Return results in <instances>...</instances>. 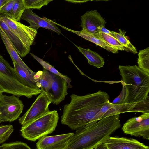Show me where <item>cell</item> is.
<instances>
[{
    "label": "cell",
    "mask_w": 149,
    "mask_h": 149,
    "mask_svg": "<svg viewBox=\"0 0 149 149\" xmlns=\"http://www.w3.org/2000/svg\"><path fill=\"white\" fill-rule=\"evenodd\" d=\"M70 98V102L64 106L61 122L72 130H77L90 122L109 100V96L100 90L83 96L72 94Z\"/></svg>",
    "instance_id": "6da1fadb"
},
{
    "label": "cell",
    "mask_w": 149,
    "mask_h": 149,
    "mask_svg": "<svg viewBox=\"0 0 149 149\" xmlns=\"http://www.w3.org/2000/svg\"><path fill=\"white\" fill-rule=\"evenodd\" d=\"M118 68L125 89V112H149V74L136 65H119Z\"/></svg>",
    "instance_id": "7a4b0ae2"
},
{
    "label": "cell",
    "mask_w": 149,
    "mask_h": 149,
    "mask_svg": "<svg viewBox=\"0 0 149 149\" xmlns=\"http://www.w3.org/2000/svg\"><path fill=\"white\" fill-rule=\"evenodd\" d=\"M120 114L107 116L76 130L63 149H93L121 127Z\"/></svg>",
    "instance_id": "3957f363"
},
{
    "label": "cell",
    "mask_w": 149,
    "mask_h": 149,
    "mask_svg": "<svg viewBox=\"0 0 149 149\" xmlns=\"http://www.w3.org/2000/svg\"><path fill=\"white\" fill-rule=\"evenodd\" d=\"M0 90L2 93L28 98L42 92L41 89L30 88L23 84L17 77L14 68L0 54Z\"/></svg>",
    "instance_id": "277c9868"
},
{
    "label": "cell",
    "mask_w": 149,
    "mask_h": 149,
    "mask_svg": "<svg viewBox=\"0 0 149 149\" xmlns=\"http://www.w3.org/2000/svg\"><path fill=\"white\" fill-rule=\"evenodd\" d=\"M57 111H49L27 124L22 126L20 131L24 138L35 141L55 130L59 120Z\"/></svg>",
    "instance_id": "5b68a950"
},
{
    "label": "cell",
    "mask_w": 149,
    "mask_h": 149,
    "mask_svg": "<svg viewBox=\"0 0 149 149\" xmlns=\"http://www.w3.org/2000/svg\"><path fill=\"white\" fill-rule=\"evenodd\" d=\"M22 101L14 95L2 93L0 97V119L3 122H13L19 118L24 108Z\"/></svg>",
    "instance_id": "8992f818"
},
{
    "label": "cell",
    "mask_w": 149,
    "mask_h": 149,
    "mask_svg": "<svg viewBox=\"0 0 149 149\" xmlns=\"http://www.w3.org/2000/svg\"><path fill=\"white\" fill-rule=\"evenodd\" d=\"M124 133L149 140V112L129 119L123 125Z\"/></svg>",
    "instance_id": "52a82bcc"
},
{
    "label": "cell",
    "mask_w": 149,
    "mask_h": 149,
    "mask_svg": "<svg viewBox=\"0 0 149 149\" xmlns=\"http://www.w3.org/2000/svg\"><path fill=\"white\" fill-rule=\"evenodd\" d=\"M31 107L19 119L22 126H24L50 111L49 106L51 103L43 89Z\"/></svg>",
    "instance_id": "ba28073f"
},
{
    "label": "cell",
    "mask_w": 149,
    "mask_h": 149,
    "mask_svg": "<svg viewBox=\"0 0 149 149\" xmlns=\"http://www.w3.org/2000/svg\"><path fill=\"white\" fill-rule=\"evenodd\" d=\"M0 19L4 21L29 50L37 33V31L20 22L0 13Z\"/></svg>",
    "instance_id": "9c48e42d"
},
{
    "label": "cell",
    "mask_w": 149,
    "mask_h": 149,
    "mask_svg": "<svg viewBox=\"0 0 149 149\" xmlns=\"http://www.w3.org/2000/svg\"><path fill=\"white\" fill-rule=\"evenodd\" d=\"M51 74L52 78V84L49 89L45 92L51 103L58 105L68 94V84L60 76L51 72Z\"/></svg>",
    "instance_id": "30bf717a"
},
{
    "label": "cell",
    "mask_w": 149,
    "mask_h": 149,
    "mask_svg": "<svg viewBox=\"0 0 149 149\" xmlns=\"http://www.w3.org/2000/svg\"><path fill=\"white\" fill-rule=\"evenodd\" d=\"M33 9H26L23 13L21 19L25 20L30 24L29 26L36 31L40 27L49 29L57 33L58 35L61 31L56 26L57 23L44 17L42 18L32 11Z\"/></svg>",
    "instance_id": "8fae6325"
},
{
    "label": "cell",
    "mask_w": 149,
    "mask_h": 149,
    "mask_svg": "<svg viewBox=\"0 0 149 149\" xmlns=\"http://www.w3.org/2000/svg\"><path fill=\"white\" fill-rule=\"evenodd\" d=\"M82 32L97 35L99 30L105 26L106 22L97 10L87 11L81 17Z\"/></svg>",
    "instance_id": "7c38bea8"
},
{
    "label": "cell",
    "mask_w": 149,
    "mask_h": 149,
    "mask_svg": "<svg viewBox=\"0 0 149 149\" xmlns=\"http://www.w3.org/2000/svg\"><path fill=\"white\" fill-rule=\"evenodd\" d=\"M74 133L52 136H45L36 143L37 149H63L68 144Z\"/></svg>",
    "instance_id": "4fadbf2b"
},
{
    "label": "cell",
    "mask_w": 149,
    "mask_h": 149,
    "mask_svg": "<svg viewBox=\"0 0 149 149\" xmlns=\"http://www.w3.org/2000/svg\"><path fill=\"white\" fill-rule=\"evenodd\" d=\"M104 143L108 149H149V147L133 138L109 136Z\"/></svg>",
    "instance_id": "5bb4252c"
},
{
    "label": "cell",
    "mask_w": 149,
    "mask_h": 149,
    "mask_svg": "<svg viewBox=\"0 0 149 149\" xmlns=\"http://www.w3.org/2000/svg\"><path fill=\"white\" fill-rule=\"evenodd\" d=\"M14 69L19 81L24 85L30 88L39 89L41 87L38 81V78L42 71L36 73L32 70L29 71L21 67L15 62H13Z\"/></svg>",
    "instance_id": "9a60e30c"
},
{
    "label": "cell",
    "mask_w": 149,
    "mask_h": 149,
    "mask_svg": "<svg viewBox=\"0 0 149 149\" xmlns=\"http://www.w3.org/2000/svg\"><path fill=\"white\" fill-rule=\"evenodd\" d=\"M0 27L12 43L20 57H24L29 54L30 50L26 47L8 25L1 19Z\"/></svg>",
    "instance_id": "2e32d148"
},
{
    "label": "cell",
    "mask_w": 149,
    "mask_h": 149,
    "mask_svg": "<svg viewBox=\"0 0 149 149\" xmlns=\"http://www.w3.org/2000/svg\"><path fill=\"white\" fill-rule=\"evenodd\" d=\"M57 25L59 26L66 30L75 33L86 40L95 44L108 51L111 52L113 53H118V50L108 45L102 40L97 35L71 29L58 23H57Z\"/></svg>",
    "instance_id": "e0dca14e"
},
{
    "label": "cell",
    "mask_w": 149,
    "mask_h": 149,
    "mask_svg": "<svg viewBox=\"0 0 149 149\" xmlns=\"http://www.w3.org/2000/svg\"><path fill=\"white\" fill-rule=\"evenodd\" d=\"M0 35L13 62L17 63L29 71L32 70L22 59L12 43L0 27Z\"/></svg>",
    "instance_id": "ac0fdd59"
},
{
    "label": "cell",
    "mask_w": 149,
    "mask_h": 149,
    "mask_svg": "<svg viewBox=\"0 0 149 149\" xmlns=\"http://www.w3.org/2000/svg\"><path fill=\"white\" fill-rule=\"evenodd\" d=\"M122 90L120 94L111 103L113 107L109 110L102 117V118L107 116L125 113L124 99L125 91L124 85L122 84Z\"/></svg>",
    "instance_id": "d6986e66"
},
{
    "label": "cell",
    "mask_w": 149,
    "mask_h": 149,
    "mask_svg": "<svg viewBox=\"0 0 149 149\" xmlns=\"http://www.w3.org/2000/svg\"><path fill=\"white\" fill-rule=\"evenodd\" d=\"M79 51L83 54L90 65L100 68L103 67L105 63L104 58L96 52L89 49H86L76 45Z\"/></svg>",
    "instance_id": "ffe728a7"
},
{
    "label": "cell",
    "mask_w": 149,
    "mask_h": 149,
    "mask_svg": "<svg viewBox=\"0 0 149 149\" xmlns=\"http://www.w3.org/2000/svg\"><path fill=\"white\" fill-rule=\"evenodd\" d=\"M119 30V33L112 31L113 33L118 40L127 49L128 52H130L134 54L137 53L136 48L131 43L126 36V32L120 29Z\"/></svg>",
    "instance_id": "44dd1931"
},
{
    "label": "cell",
    "mask_w": 149,
    "mask_h": 149,
    "mask_svg": "<svg viewBox=\"0 0 149 149\" xmlns=\"http://www.w3.org/2000/svg\"><path fill=\"white\" fill-rule=\"evenodd\" d=\"M30 54L34 59L37 60L43 66L44 68L47 70L52 73L60 76L65 79L67 82L68 88H72V86L70 84L71 80L70 78L67 76L60 73L48 63L46 62L32 53H30Z\"/></svg>",
    "instance_id": "7402d4cb"
},
{
    "label": "cell",
    "mask_w": 149,
    "mask_h": 149,
    "mask_svg": "<svg viewBox=\"0 0 149 149\" xmlns=\"http://www.w3.org/2000/svg\"><path fill=\"white\" fill-rule=\"evenodd\" d=\"M138 67L149 74V48L139 51L138 54Z\"/></svg>",
    "instance_id": "603a6c76"
},
{
    "label": "cell",
    "mask_w": 149,
    "mask_h": 149,
    "mask_svg": "<svg viewBox=\"0 0 149 149\" xmlns=\"http://www.w3.org/2000/svg\"><path fill=\"white\" fill-rule=\"evenodd\" d=\"M97 35L100 38L111 47L116 49L118 50H125L128 52L127 49L119 42L116 38L102 33H99Z\"/></svg>",
    "instance_id": "cb8c5ba5"
},
{
    "label": "cell",
    "mask_w": 149,
    "mask_h": 149,
    "mask_svg": "<svg viewBox=\"0 0 149 149\" xmlns=\"http://www.w3.org/2000/svg\"><path fill=\"white\" fill-rule=\"evenodd\" d=\"M26 9L24 0H16L13 7L11 18L19 22L22 15Z\"/></svg>",
    "instance_id": "d4e9b609"
},
{
    "label": "cell",
    "mask_w": 149,
    "mask_h": 149,
    "mask_svg": "<svg viewBox=\"0 0 149 149\" xmlns=\"http://www.w3.org/2000/svg\"><path fill=\"white\" fill-rule=\"evenodd\" d=\"M52 78L51 72L43 68V70L38 78V81L40 84L41 89L47 91L50 88L52 83Z\"/></svg>",
    "instance_id": "484cf974"
},
{
    "label": "cell",
    "mask_w": 149,
    "mask_h": 149,
    "mask_svg": "<svg viewBox=\"0 0 149 149\" xmlns=\"http://www.w3.org/2000/svg\"><path fill=\"white\" fill-rule=\"evenodd\" d=\"M113 106L112 103L110 102L109 100H107L104 103L98 113L86 125L90 126L96 123L101 119L103 116Z\"/></svg>",
    "instance_id": "4316f807"
},
{
    "label": "cell",
    "mask_w": 149,
    "mask_h": 149,
    "mask_svg": "<svg viewBox=\"0 0 149 149\" xmlns=\"http://www.w3.org/2000/svg\"><path fill=\"white\" fill-rule=\"evenodd\" d=\"M53 1V0H24V2L26 9L40 10L42 6L47 5Z\"/></svg>",
    "instance_id": "83f0119b"
},
{
    "label": "cell",
    "mask_w": 149,
    "mask_h": 149,
    "mask_svg": "<svg viewBox=\"0 0 149 149\" xmlns=\"http://www.w3.org/2000/svg\"><path fill=\"white\" fill-rule=\"evenodd\" d=\"M13 130V127L11 125L0 126V144L8 139Z\"/></svg>",
    "instance_id": "f1b7e54d"
},
{
    "label": "cell",
    "mask_w": 149,
    "mask_h": 149,
    "mask_svg": "<svg viewBox=\"0 0 149 149\" xmlns=\"http://www.w3.org/2000/svg\"><path fill=\"white\" fill-rule=\"evenodd\" d=\"M0 149H31L26 143L16 141L3 143L0 146Z\"/></svg>",
    "instance_id": "f546056e"
},
{
    "label": "cell",
    "mask_w": 149,
    "mask_h": 149,
    "mask_svg": "<svg viewBox=\"0 0 149 149\" xmlns=\"http://www.w3.org/2000/svg\"><path fill=\"white\" fill-rule=\"evenodd\" d=\"M16 0H10L0 9V13L11 18L13 7Z\"/></svg>",
    "instance_id": "4dcf8cb0"
},
{
    "label": "cell",
    "mask_w": 149,
    "mask_h": 149,
    "mask_svg": "<svg viewBox=\"0 0 149 149\" xmlns=\"http://www.w3.org/2000/svg\"><path fill=\"white\" fill-rule=\"evenodd\" d=\"M99 33H104L109 35L114 38H116L114 34L113 33L112 31H110L107 29L104 26L102 27L99 30Z\"/></svg>",
    "instance_id": "1f68e13d"
},
{
    "label": "cell",
    "mask_w": 149,
    "mask_h": 149,
    "mask_svg": "<svg viewBox=\"0 0 149 149\" xmlns=\"http://www.w3.org/2000/svg\"><path fill=\"white\" fill-rule=\"evenodd\" d=\"M94 149H108V148L103 142L97 145L94 148Z\"/></svg>",
    "instance_id": "d6a6232c"
},
{
    "label": "cell",
    "mask_w": 149,
    "mask_h": 149,
    "mask_svg": "<svg viewBox=\"0 0 149 149\" xmlns=\"http://www.w3.org/2000/svg\"><path fill=\"white\" fill-rule=\"evenodd\" d=\"M10 0H0V9Z\"/></svg>",
    "instance_id": "836d02e7"
},
{
    "label": "cell",
    "mask_w": 149,
    "mask_h": 149,
    "mask_svg": "<svg viewBox=\"0 0 149 149\" xmlns=\"http://www.w3.org/2000/svg\"><path fill=\"white\" fill-rule=\"evenodd\" d=\"M2 93L1 91H0V97L1 96V94L2 93Z\"/></svg>",
    "instance_id": "e575fe53"
},
{
    "label": "cell",
    "mask_w": 149,
    "mask_h": 149,
    "mask_svg": "<svg viewBox=\"0 0 149 149\" xmlns=\"http://www.w3.org/2000/svg\"><path fill=\"white\" fill-rule=\"evenodd\" d=\"M2 122H3V121L0 119V123Z\"/></svg>",
    "instance_id": "d590c367"
}]
</instances>
